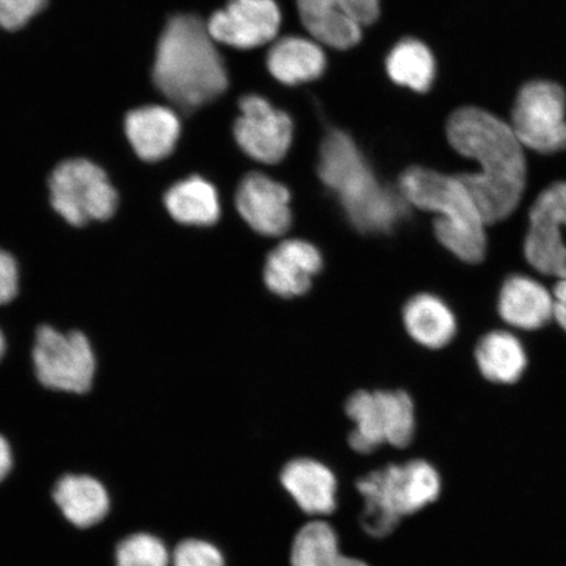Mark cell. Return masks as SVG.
Wrapping results in <instances>:
<instances>
[{
  "label": "cell",
  "mask_w": 566,
  "mask_h": 566,
  "mask_svg": "<svg viewBox=\"0 0 566 566\" xmlns=\"http://www.w3.org/2000/svg\"><path fill=\"white\" fill-rule=\"evenodd\" d=\"M499 313L515 328H542L554 317V295L533 279L513 275L501 289Z\"/></svg>",
  "instance_id": "cell-17"
},
{
  "label": "cell",
  "mask_w": 566,
  "mask_h": 566,
  "mask_svg": "<svg viewBox=\"0 0 566 566\" xmlns=\"http://www.w3.org/2000/svg\"><path fill=\"white\" fill-rule=\"evenodd\" d=\"M346 415L356 423L350 448L371 454L384 444L406 449L416 433L415 405L405 391H358L346 402Z\"/></svg>",
  "instance_id": "cell-7"
},
{
  "label": "cell",
  "mask_w": 566,
  "mask_h": 566,
  "mask_svg": "<svg viewBox=\"0 0 566 566\" xmlns=\"http://www.w3.org/2000/svg\"><path fill=\"white\" fill-rule=\"evenodd\" d=\"M19 287V271L15 259L0 250V304L15 298Z\"/></svg>",
  "instance_id": "cell-29"
},
{
  "label": "cell",
  "mask_w": 566,
  "mask_h": 566,
  "mask_svg": "<svg viewBox=\"0 0 566 566\" xmlns=\"http://www.w3.org/2000/svg\"><path fill=\"white\" fill-rule=\"evenodd\" d=\"M151 81L160 102L193 112L229 87L228 70L208 24L192 13L175 12L155 46Z\"/></svg>",
  "instance_id": "cell-2"
},
{
  "label": "cell",
  "mask_w": 566,
  "mask_h": 566,
  "mask_svg": "<svg viewBox=\"0 0 566 566\" xmlns=\"http://www.w3.org/2000/svg\"><path fill=\"white\" fill-rule=\"evenodd\" d=\"M171 562L174 566H226L221 551L200 539L177 544Z\"/></svg>",
  "instance_id": "cell-28"
},
{
  "label": "cell",
  "mask_w": 566,
  "mask_h": 566,
  "mask_svg": "<svg viewBox=\"0 0 566 566\" xmlns=\"http://www.w3.org/2000/svg\"><path fill=\"white\" fill-rule=\"evenodd\" d=\"M281 11L274 0H230L212 13L208 30L212 40L238 49L271 42L281 28Z\"/></svg>",
  "instance_id": "cell-12"
},
{
  "label": "cell",
  "mask_w": 566,
  "mask_h": 566,
  "mask_svg": "<svg viewBox=\"0 0 566 566\" xmlns=\"http://www.w3.org/2000/svg\"><path fill=\"white\" fill-rule=\"evenodd\" d=\"M399 192L409 207L437 214L434 231L446 250L470 264L484 259L486 222L459 175L412 167L400 176Z\"/></svg>",
  "instance_id": "cell-4"
},
{
  "label": "cell",
  "mask_w": 566,
  "mask_h": 566,
  "mask_svg": "<svg viewBox=\"0 0 566 566\" xmlns=\"http://www.w3.org/2000/svg\"><path fill=\"white\" fill-rule=\"evenodd\" d=\"M322 268V253L314 244L304 240H287L269 254L264 280L272 293L293 298L308 292Z\"/></svg>",
  "instance_id": "cell-15"
},
{
  "label": "cell",
  "mask_w": 566,
  "mask_h": 566,
  "mask_svg": "<svg viewBox=\"0 0 566 566\" xmlns=\"http://www.w3.org/2000/svg\"><path fill=\"white\" fill-rule=\"evenodd\" d=\"M35 374L42 385L71 394L87 392L96 371L95 354L80 332L41 327L33 348Z\"/></svg>",
  "instance_id": "cell-8"
},
{
  "label": "cell",
  "mask_w": 566,
  "mask_h": 566,
  "mask_svg": "<svg viewBox=\"0 0 566 566\" xmlns=\"http://www.w3.org/2000/svg\"><path fill=\"white\" fill-rule=\"evenodd\" d=\"M442 485L440 471L424 459L375 470L357 481L365 501L360 526L373 537L391 535L402 518L434 504Z\"/></svg>",
  "instance_id": "cell-5"
},
{
  "label": "cell",
  "mask_w": 566,
  "mask_h": 566,
  "mask_svg": "<svg viewBox=\"0 0 566 566\" xmlns=\"http://www.w3.org/2000/svg\"><path fill=\"white\" fill-rule=\"evenodd\" d=\"M271 74L287 86L313 82L324 74L327 59L314 41L302 38L282 39L268 53Z\"/></svg>",
  "instance_id": "cell-19"
},
{
  "label": "cell",
  "mask_w": 566,
  "mask_h": 566,
  "mask_svg": "<svg viewBox=\"0 0 566 566\" xmlns=\"http://www.w3.org/2000/svg\"><path fill=\"white\" fill-rule=\"evenodd\" d=\"M554 317L566 331V280H558L554 292Z\"/></svg>",
  "instance_id": "cell-30"
},
{
  "label": "cell",
  "mask_w": 566,
  "mask_h": 566,
  "mask_svg": "<svg viewBox=\"0 0 566 566\" xmlns=\"http://www.w3.org/2000/svg\"><path fill=\"white\" fill-rule=\"evenodd\" d=\"M448 138L460 155L479 163V172L459 177L486 224L511 217L526 187L525 153L512 126L490 112L465 106L452 113Z\"/></svg>",
  "instance_id": "cell-1"
},
{
  "label": "cell",
  "mask_w": 566,
  "mask_h": 566,
  "mask_svg": "<svg viewBox=\"0 0 566 566\" xmlns=\"http://www.w3.org/2000/svg\"><path fill=\"white\" fill-rule=\"evenodd\" d=\"M566 97L556 83L536 81L520 91L514 104L512 129L522 146L541 154L566 148Z\"/></svg>",
  "instance_id": "cell-9"
},
{
  "label": "cell",
  "mask_w": 566,
  "mask_h": 566,
  "mask_svg": "<svg viewBox=\"0 0 566 566\" xmlns=\"http://www.w3.org/2000/svg\"><path fill=\"white\" fill-rule=\"evenodd\" d=\"M318 176L359 231H392L408 216L409 205L399 190L378 180L356 142L345 132L332 129L325 136Z\"/></svg>",
  "instance_id": "cell-3"
},
{
  "label": "cell",
  "mask_w": 566,
  "mask_h": 566,
  "mask_svg": "<svg viewBox=\"0 0 566 566\" xmlns=\"http://www.w3.org/2000/svg\"><path fill=\"white\" fill-rule=\"evenodd\" d=\"M49 0H0V30L18 32L46 9Z\"/></svg>",
  "instance_id": "cell-27"
},
{
  "label": "cell",
  "mask_w": 566,
  "mask_h": 566,
  "mask_svg": "<svg viewBox=\"0 0 566 566\" xmlns=\"http://www.w3.org/2000/svg\"><path fill=\"white\" fill-rule=\"evenodd\" d=\"M286 187L263 174L244 177L237 192V208L254 231L280 237L292 224V209Z\"/></svg>",
  "instance_id": "cell-14"
},
{
  "label": "cell",
  "mask_w": 566,
  "mask_h": 566,
  "mask_svg": "<svg viewBox=\"0 0 566 566\" xmlns=\"http://www.w3.org/2000/svg\"><path fill=\"white\" fill-rule=\"evenodd\" d=\"M56 212L73 226L105 221L115 214L118 195L98 163L75 157L56 165L48 179Z\"/></svg>",
  "instance_id": "cell-6"
},
{
  "label": "cell",
  "mask_w": 566,
  "mask_h": 566,
  "mask_svg": "<svg viewBox=\"0 0 566 566\" xmlns=\"http://www.w3.org/2000/svg\"><path fill=\"white\" fill-rule=\"evenodd\" d=\"M386 67L396 84L416 92H427L434 81L433 54L419 40L400 41L388 54Z\"/></svg>",
  "instance_id": "cell-25"
},
{
  "label": "cell",
  "mask_w": 566,
  "mask_h": 566,
  "mask_svg": "<svg viewBox=\"0 0 566 566\" xmlns=\"http://www.w3.org/2000/svg\"><path fill=\"white\" fill-rule=\"evenodd\" d=\"M239 106L242 113L233 125V134L248 157L265 165L285 158L293 142L292 118L258 95L243 97Z\"/></svg>",
  "instance_id": "cell-11"
},
{
  "label": "cell",
  "mask_w": 566,
  "mask_h": 566,
  "mask_svg": "<svg viewBox=\"0 0 566 566\" xmlns=\"http://www.w3.org/2000/svg\"><path fill=\"white\" fill-rule=\"evenodd\" d=\"M410 337L430 349H440L455 336L457 322L443 301L431 294L413 296L402 313Z\"/></svg>",
  "instance_id": "cell-21"
},
{
  "label": "cell",
  "mask_w": 566,
  "mask_h": 566,
  "mask_svg": "<svg viewBox=\"0 0 566 566\" xmlns=\"http://www.w3.org/2000/svg\"><path fill=\"white\" fill-rule=\"evenodd\" d=\"M12 469V452L9 442L0 436V481L9 475Z\"/></svg>",
  "instance_id": "cell-31"
},
{
  "label": "cell",
  "mask_w": 566,
  "mask_h": 566,
  "mask_svg": "<svg viewBox=\"0 0 566 566\" xmlns=\"http://www.w3.org/2000/svg\"><path fill=\"white\" fill-rule=\"evenodd\" d=\"M476 363L488 380L512 385L522 377L527 359L518 338L509 332L495 331L480 339Z\"/></svg>",
  "instance_id": "cell-23"
},
{
  "label": "cell",
  "mask_w": 566,
  "mask_h": 566,
  "mask_svg": "<svg viewBox=\"0 0 566 566\" xmlns=\"http://www.w3.org/2000/svg\"><path fill=\"white\" fill-rule=\"evenodd\" d=\"M55 504L73 525L87 528L102 522L109 511V497L97 480L84 475H67L56 483Z\"/></svg>",
  "instance_id": "cell-20"
},
{
  "label": "cell",
  "mask_w": 566,
  "mask_h": 566,
  "mask_svg": "<svg viewBox=\"0 0 566 566\" xmlns=\"http://www.w3.org/2000/svg\"><path fill=\"white\" fill-rule=\"evenodd\" d=\"M4 350H6L4 336L2 334V331H0V359H2Z\"/></svg>",
  "instance_id": "cell-32"
},
{
  "label": "cell",
  "mask_w": 566,
  "mask_h": 566,
  "mask_svg": "<svg viewBox=\"0 0 566 566\" xmlns=\"http://www.w3.org/2000/svg\"><path fill=\"white\" fill-rule=\"evenodd\" d=\"M304 27L329 48L346 51L363 39V27L350 17L346 0H296Z\"/></svg>",
  "instance_id": "cell-18"
},
{
  "label": "cell",
  "mask_w": 566,
  "mask_h": 566,
  "mask_svg": "<svg viewBox=\"0 0 566 566\" xmlns=\"http://www.w3.org/2000/svg\"><path fill=\"white\" fill-rule=\"evenodd\" d=\"M281 483L304 513L329 515L335 512L336 476L327 465L317 460H292L283 467Z\"/></svg>",
  "instance_id": "cell-16"
},
{
  "label": "cell",
  "mask_w": 566,
  "mask_h": 566,
  "mask_svg": "<svg viewBox=\"0 0 566 566\" xmlns=\"http://www.w3.org/2000/svg\"><path fill=\"white\" fill-rule=\"evenodd\" d=\"M127 144L140 161L158 163L175 151L181 136V122L172 106L151 103L126 113Z\"/></svg>",
  "instance_id": "cell-13"
},
{
  "label": "cell",
  "mask_w": 566,
  "mask_h": 566,
  "mask_svg": "<svg viewBox=\"0 0 566 566\" xmlns=\"http://www.w3.org/2000/svg\"><path fill=\"white\" fill-rule=\"evenodd\" d=\"M166 208L175 221L208 228L221 216L217 189L200 176L176 182L165 196Z\"/></svg>",
  "instance_id": "cell-22"
},
{
  "label": "cell",
  "mask_w": 566,
  "mask_h": 566,
  "mask_svg": "<svg viewBox=\"0 0 566 566\" xmlns=\"http://www.w3.org/2000/svg\"><path fill=\"white\" fill-rule=\"evenodd\" d=\"M525 254L531 266L551 277L566 280V182L551 186L530 209Z\"/></svg>",
  "instance_id": "cell-10"
},
{
  "label": "cell",
  "mask_w": 566,
  "mask_h": 566,
  "mask_svg": "<svg viewBox=\"0 0 566 566\" xmlns=\"http://www.w3.org/2000/svg\"><path fill=\"white\" fill-rule=\"evenodd\" d=\"M166 544L150 534H134L118 544L116 566H169Z\"/></svg>",
  "instance_id": "cell-26"
},
{
  "label": "cell",
  "mask_w": 566,
  "mask_h": 566,
  "mask_svg": "<svg viewBox=\"0 0 566 566\" xmlns=\"http://www.w3.org/2000/svg\"><path fill=\"white\" fill-rule=\"evenodd\" d=\"M290 560L292 566H369L343 555L335 530L323 521L311 522L298 531Z\"/></svg>",
  "instance_id": "cell-24"
}]
</instances>
